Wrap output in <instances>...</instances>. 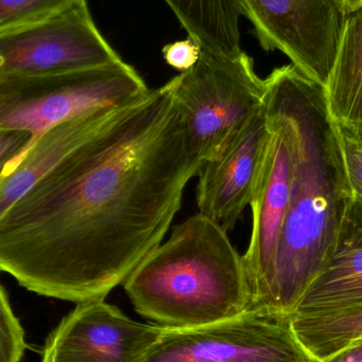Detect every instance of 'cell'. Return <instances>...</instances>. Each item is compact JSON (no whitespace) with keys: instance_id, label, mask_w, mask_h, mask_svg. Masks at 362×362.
Wrapping results in <instances>:
<instances>
[{"instance_id":"1","label":"cell","mask_w":362,"mask_h":362,"mask_svg":"<svg viewBox=\"0 0 362 362\" xmlns=\"http://www.w3.org/2000/svg\"><path fill=\"white\" fill-rule=\"evenodd\" d=\"M178 76L123 107L0 216V272L44 297L105 300L163 243L194 154Z\"/></svg>"},{"instance_id":"2","label":"cell","mask_w":362,"mask_h":362,"mask_svg":"<svg viewBox=\"0 0 362 362\" xmlns=\"http://www.w3.org/2000/svg\"><path fill=\"white\" fill-rule=\"evenodd\" d=\"M265 83V105L288 134L291 196L274 265L250 296L247 313L291 317L333 252L352 195L325 88L293 64L276 68Z\"/></svg>"},{"instance_id":"3","label":"cell","mask_w":362,"mask_h":362,"mask_svg":"<svg viewBox=\"0 0 362 362\" xmlns=\"http://www.w3.org/2000/svg\"><path fill=\"white\" fill-rule=\"evenodd\" d=\"M136 312L169 329L235 318L248 310L243 255L202 213L175 226L123 283Z\"/></svg>"},{"instance_id":"4","label":"cell","mask_w":362,"mask_h":362,"mask_svg":"<svg viewBox=\"0 0 362 362\" xmlns=\"http://www.w3.org/2000/svg\"><path fill=\"white\" fill-rule=\"evenodd\" d=\"M148 89L124 61L57 74L0 76V129L30 132L35 140L68 119L129 103Z\"/></svg>"},{"instance_id":"5","label":"cell","mask_w":362,"mask_h":362,"mask_svg":"<svg viewBox=\"0 0 362 362\" xmlns=\"http://www.w3.org/2000/svg\"><path fill=\"white\" fill-rule=\"evenodd\" d=\"M175 101L192 150L202 163L216 158L238 129L265 105V78L243 51L238 57L202 49L196 65L178 76Z\"/></svg>"},{"instance_id":"6","label":"cell","mask_w":362,"mask_h":362,"mask_svg":"<svg viewBox=\"0 0 362 362\" xmlns=\"http://www.w3.org/2000/svg\"><path fill=\"white\" fill-rule=\"evenodd\" d=\"M139 362H319L300 344L291 317L245 313L185 329L163 327Z\"/></svg>"},{"instance_id":"7","label":"cell","mask_w":362,"mask_h":362,"mask_svg":"<svg viewBox=\"0 0 362 362\" xmlns=\"http://www.w3.org/2000/svg\"><path fill=\"white\" fill-rule=\"evenodd\" d=\"M266 51L278 50L325 87L348 13L340 0H238Z\"/></svg>"},{"instance_id":"8","label":"cell","mask_w":362,"mask_h":362,"mask_svg":"<svg viewBox=\"0 0 362 362\" xmlns=\"http://www.w3.org/2000/svg\"><path fill=\"white\" fill-rule=\"evenodd\" d=\"M122 61L95 25L86 0L0 36V76L57 74Z\"/></svg>"},{"instance_id":"9","label":"cell","mask_w":362,"mask_h":362,"mask_svg":"<svg viewBox=\"0 0 362 362\" xmlns=\"http://www.w3.org/2000/svg\"><path fill=\"white\" fill-rule=\"evenodd\" d=\"M161 332L105 300L78 303L49 335L42 362H139Z\"/></svg>"},{"instance_id":"10","label":"cell","mask_w":362,"mask_h":362,"mask_svg":"<svg viewBox=\"0 0 362 362\" xmlns=\"http://www.w3.org/2000/svg\"><path fill=\"white\" fill-rule=\"evenodd\" d=\"M265 112L269 133L249 204L252 210V231L243 255L249 299L274 265L291 196L288 134L282 119L274 110L265 105Z\"/></svg>"},{"instance_id":"11","label":"cell","mask_w":362,"mask_h":362,"mask_svg":"<svg viewBox=\"0 0 362 362\" xmlns=\"http://www.w3.org/2000/svg\"><path fill=\"white\" fill-rule=\"evenodd\" d=\"M269 127L265 105L198 171V212L230 231L250 204Z\"/></svg>"},{"instance_id":"12","label":"cell","mask_w":362,"mask_h":362,"mask_svg":"<svg viewBox=\"0 0 362 362\" xmlns=\"http://www.w3.org/2000/svg\"><path fill=\"white\" fill-rule=\"evenodd\" d=\"M362 310V202L344 206L333 252L293 316H327Z\"/></svg>"},{"instance_id":"13","label":"cell","mask_w":362,"mask_h":362,"mask_svg":"<svg viewBox=\"0 0 362 362\" xmlns=\"http://www.w3.org/2000/svg\"><path fill=\"white\" fill-rule=\"evenodd\" d=\"M127 104L89 110L47 129L36 138L0 180V216L66 155L110 124Z\"/></svg>"},{"instance_id":"14","label":"cell","mask_w":362,"mask_h":362,"mask_svg":"<svg viewBox=\"0 0 362 362\" xmlns=\"http://www.w3.org/2000/svg\"><path fill=\"white\" fill-rule=\"evenodd\" d=\"M325 88L332 122L362 142V8L346 17Z\"/></svg>"},{"instance_id":"15","label":"cell","mask_w":362,"mask_h":362,"mask_svg":"<svg viewBox=\"0 0 362 362\" xmlns=\"http://www.w3.org/2000/svg\"><path fill=\"white\" fill-rule=\"evenodd\" d=\"M176 18L200 48L235 57L240 48V19L242 10L238 0H165Z\"/></svg>"},{"instance_id":"16","label":"cell","mask_w":362,"mask_h":362,"mask_svg":"<svg viewBox=\"0 0 362 362\" xmlns=\"http://www.w3.org/2000/svg\"><path fill=\"white\" fill-rule=\"evenodd\" d=\"M291 327L304 350L319 362L362 338V310L327 316H291Z\"/></svg>"},{"instance_id":"17","label":"cell","mask_w":362,"mask_h":362,"mask_svg":"<svg viewBox=\"0 0 362 362\" xmlns=\"http://www.w3.org/2000/svg\"><path fill=\"white\" fill-rule=\"evenodd\" d=\"M82 0H0V36L46 21Z\"/></svg>"},{"instance_id":"18","label":"cell","mask_w":362,"mask_h":362,"mask_svg":"<svg viewBox=\"0 0 362 362\" xmlns=\"http://www.w3.org/2000/svg\"><path fill=\"white\" fill-rule=\"evenodd\" d=\"M25 348V332L0 284V362H21Z\"/></svg>"},{"instance_id":"19","label":"cell","mask_w":362,"mask_h":362,"mask_svg":"<svg viewBox=\"0 0 362 362\" xmlns=\"http://www.w3.org/2000/svg\"><path fill=\"white\" fill-rule=\"evenodd\" d=\"M34 136L21 129H0V180L33 144Z\"/></svg>"},{"instance_id":"20","label":"cell","mask_w":362,"mask_h":362,"mask_svg":"<svg viewBox=\"0 0 362 362\" xmlns=\"http://www.w3.org/2000/svg\"><path fill=\"white\" fill-rule=\"evenodd\" d=\"M339 137L351 195L357 202H362V144L346 135L341 129Z\"/></svg>"},{"instance_id":"21","label":"cell","mask_w":362,"mask_h":362,"mask_svg":"<svg viewBox=\"0 0 362 362\" xmlns=\"http://www.w3.org/2000/svg\"><path fill=\"white\" fill-rule=\"evenodd\" d=\"M200 51L202 48L199 45L189 37L163 47V54L168 65L182 74L196 65L199 59Z\"/></svg>"},{"instance_id":"22","label":"cell","mask_w":362,"mask_h":362,"mask_svg":"<svg viewBox=\"0 0 362 362\" xmlns=\"http://www.w3.org/2000/svg\"><path fill=\"white\" fill-rule=\"evenodd\" d=\"M321 362H362V338Z\"/></svg>"},{"instance_id":"23","label":"cell","mask_w":362,"mask_h":362,"mask_svg":"<svg viewBox=\"0 0 362 362\" xmlns=\"http://www.w3.org/2000/svg\"><path fill=\"white\" fill-rule=\"evenodd\" d=\"M340 1H341L342 6H344L348 15L359 10V8H362V0H340Z\"/></svg>"},{"instance_id":"24","label":"cell","mask_w":362,"mask_h":362,"mask_svg":"<svg viewBox=\"0 0 362 362\" xmlns=\"http://www.w3.org/2000/svg\"><path fill=\"white\" fill-rule=\"evenodd\" d=\"M361 144H362V142H361Z\"/></svg>"}]
</instances>
